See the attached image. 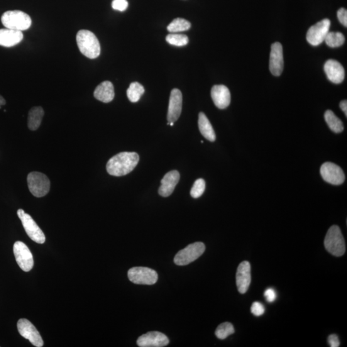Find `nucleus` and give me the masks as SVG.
<instances>
[{
    "mask_svg": "<svg viewBox=\"0 0 347 347\" xmlns=\"http://www.w3.org/2000/svg\"><path fill=\"white\" fill-rule=\"evenodd\" d=\"M251 280L250 264L243 261L239 265L236 273V284L239 293L244 294L248 291Z\"/></svg>",
    "mask_w": 347,
    "mask_h": 347,
    "instance_id": "obj_15",
    "label": "nucleus"
},
{
    "mask_svg": "<svg viewBox=\"0 0 347 347\" xmlns=\"http://www.w3.org/2000/svg\"><path fill=\"white\" fill-rule=\"evenodd\" d=\"M325 120L327 122L329 128L334 133H339L343 131L344 126L343 122L337 117L335 114L331 110H327L325 113Z\"/></svg>",
    "mask_w": 347,
    "mask_h": 347,
    "instance_id": "obj_24",
    "label": "nucleus"
},
{
    "mask_svg": "<svg viewBox=\"0 0 347 347\" xmlns=\"http://www.w3.org/2000/svg\"><path fill=\"white\" fill-rule=\"evenodd\" d=\"M94 97L98 101L104 103H109L113 101L114 97L113 84L110 81L102 82L95 90Z\"/></svg>",
    "mask_w": 347,
    "mask_h": 347,
    "instance_id": "obj_21",
    "label": "nucleus"
},
{
    "mask_svg": "<svg viewBox=\"0 0 347 347\" xmlns=\"http://www.w3.org/2000/svg\"><path fill=\"white\" fill-rule=\"evenodd\" d=\"M23 39V34L21 31L9 28L0 29V46L12 47L20 43Z\"/></svg>",
    "mask_w": 347,
    "mask_h": 347,
    "instance_id": "obj_20",
    "label": "nucleus"
},
{
    "mask_svg": "<svg viewBox=\"0 0 347 347\" xmlns=\"http://www.w3.org/2000/svg\"><path fill=\"white\" fill-rule=\"evenodd\" d=\"M27 182L28 189L34 196L43 197L50 191V180L43 173L31 172L28 175Z\"/></svg>",
    "mask_w": 347,
    "mask_h": 347,
    "instance_id": "obj_5",
    "label": "nucleus"
},
{
    "mask_svg": "<svg viewBox=\"0 0 347 347\" xmlns=\"http://www.w3.org/2000/svg\"><path fill=\"white\" fill-rule=\"evenodd\" d=\"M198 126H199V129L202 135L207 140L212 141V142L216 140V134H215V131L213 128H212V124L207 116L205 115V114L202 113V112L199 114Z\"/></svg>",
    "mask_w": 347,
    "mask_h": 347,
    "instance_id": "obj_22",
    "label": "nucleus"
},
{
    "mask_svg": "<svg viewBox=\"0 0 347 347\" xmlns=\"http://www.w3.org/2000/svg\"><path fill=\"white\" fill-rule=\"evenodd\" d=\"M180 175L177 170L170 171L166 174L161 181V186L159 188L158 192L162 197H168L172 194L176 186L179 182Z\"/></svg>",
    "mask_w": 347,
    "mask_h": 347,
    "instance_id": "obj_19",
    "label": "nucleus"
},
{
    "mask_svg": "<svg viewBox=\"0 0 347 347\" xmlns=\"http://www.w3.org/2000/svg\"><path fill=\"white\" fill-rule=\"evenodd\" d=\"M283 48L280 43L276 42L271 45L270 70L275 76H280L283 69Z\"/></svg>",
    "mask_w": 347,
    "mask_h": 347,
    "instance_id": "obj_14",
    "label": "nucleus"
},
{
    "mask_svg": "<svg viewBox=\"0 0 347 347\" xmlns=\"http://www.w3.org/2000/svg\"><path fill=\"white\" fill-rule=\"evenodd\" d=\"M19 218L20 219L24 230L29 238L37 243L43 244L46 238L43 232L39 227L36 222L30 215L25 213L23 210L19 209L17 212Z\"/></svg>",
    "mask_w": 347,
    "mask_h": 347,
    "instance_id": "obj_7",
    "label": "nucleus"
},
{
    "mask_svg": "<svg viewBox=\"0 0 347 347\" xmlns=\"http://www.w3.org/2000/svg\"><path fill=\"white\" fill-rule=\"evenodd\" d=\"M330 26L331 21L329 19H324L311 26L307 33V42L314 46L321 45L329 33Z\"/></svg>",
    "mask_w": 347,
    "mask_h": 347,
    "instance_id": "obj_9",
    "label": "nucleus"
},
{
    "mask_svg": "<svg viewBox=\"0 0 347 347\" xmlns=\"http://www.w3.org/2000/svg\"><path fill=\"white\" fill-rule=\"evenodd\" d=\"M211 97L214 104L219 109H225L230 104V92L225 85H215L211 90Z\"/></svg>",
    "mask_w": 347,
    "mask_h": 347,
    "instance_id": "obj_17",
    "label": "nucleus"
},
{
    "mask_svg": "<svg viewBox=\"0 0 347 347\" xmlns=\"http://www.w3.org/2000/svg\"><path fill=\"white\" fill-rule=\"evenodd\" d=\"M169 125L171 126H174V122H170Z\"/></svg>",
    "mask_w": 347,
    "mask_h": 347,
    "instance_id": "obj_38",
    "label": "nucleus"
},
{
    "mask_svg": "<svg viewBox=\"0 0 347 347\" xmlns=\"http://www.w3.org/2000/svg\"><path fill=\"white\" fill-rule=\"evenodd\" d=\"M128 278L135 284L153 285L157 282V273L152 269L146 267H134L128 271Z\"/></svg>",
    "mask_w": 347,
    "mask_h": 347,
    "instance_id": "obj_8",
    "label": "nucleus"
},
{
    "mask_svg": "<svg viewBox=\"0 0 347 347\" xmlns=\"http://www.w3.org/2000/svg\"><path fill=\"white\" fill-rule=\"evenodd\" d=\"M205 251V244L201 242H197L178 251L174 261L177 265L186 266L194 262L204 254Z\"/></svg>",
    "mask_w": 347,
    "mask_h": 347,
    "instance_id": "obj_6",
    "label": "nucleus"
},
{
    "mask_svg": "<svg viewBox=\"0 0 347 347\" xmlns=\"http://www.w3.org/2000/svg\"><path fill=\"white\" fill-rule=\"evenodd\" d=\"M251 312L256 316H260L265 313V308L260 302H254L251 307Z\"/></svg>",
    "mask_w": 347,
    "mask_h": 347,
    "instance_id": "obj_32",
    "label": "nucleus"
},
{
    "mask_svg": "<svg viewBox=\"0 0 347 347\" xmlns=\"http://www.w3.org/2000/svg\"><path fill=\"white\" fill-rule=\"evenodd\" d=\"M166 41L171 45L183 46L189 43V38L184 34H170L166 38Z\"/></svg>",
    "mask_w": 347,
    "mask_h": 347,
    "instance_id": "obj_29",
    "label": "nucleus"
},
{
    "mask_svg": "<svg viewBox=\"0 0 347 347\" xmlns=\"http://www.w3.org/2000/svg\"><path fill=\"white\" fill-rule=\"evenodd\" d=\"M139 156L134 152H122L110 158L106 165L107 172L114 177H122L134 170L139 162Z\"/></svg>",
    "mask_w": 347,
    "mask_h": 347,
    "instance_id": "obj_1",
    "label": "nucleus"
},
{
    "mask_svg": "<svg viewBox=\"0 0 347 347\" xmlns=\"http://www.w3.org/2000/svg\"><path fill=\"white\" fill-rule=\"evenodd\" d=\"M2 22L5 27L23 32L31 27L32 19L25 12L20 11H9L2 16Z\"/></svg>",
    "mask_w": 347,
    "mask_h": 347,
    "instance_id": "obj_3",
    "label": "nucleus"
},
{
    "mask_svg": "<svg viewBox=\"0 0 347 347\" xmlns=\"http://www.w3.org/2000/svg\"><path fill=\"white\" fill-rule=\"evenodd\" d=\"M265 297L267 302L271 303L277 299V293L273 288H268L265 292Z\"/></svg>",
    "mask_w": 347,
    "mask_h": 347,
    "instance_id": "obj_34",
    "label": "nucleus"
},
{
    "mask_svg": "<svg viewBox=\"0 0 347 347\" xmlns=\"http://www.w3.org/2000/svg\"><path fill=\"white\" fill-rule=\"evenodd\" d=\"M13 251L17 263L22 270L28 272L34 266L33 254L28 246L23 242L17 241L14 244Z\"/></svg>",
    "mask_w": 347,
    "mask_h": 347,
    "instance_id": "obj_10",
    "label": "nucleus"
},
{
    "mask_svg": "<svg viewBox=\"0 0 347 347\" xmlns=\"http://www.w3.org/2000/svg\"><path fill=\"white\" fill-rule=\"evenodd\" d=\"M339 106H340V108L342 109V111L344 112V114H345V116H347V102L346 100H344V101H342L340 102V104H339Z\"/></svg>",
    "mask_w": 347,
    "mask_h": 347,
    "instance_id": "obj_36",
    "label": "nucleus"
},
{
    "mask_svg": "<svg viewBox=\"0 0 347 347\" xmlns=\"http://www.w3.org/2000/svg\"><path fill=\"white\" fill-rule=\"evenodd\" d=\"M205 187H206V185H205L204 179L200 178V179L197 180L193 185L191 190H190V195L195 199L201 197L205 192Z\"/></svg>",
    "mask_w": 347,
    "mask_h": 347,
    "instance_id": "obj_30",
    "label": "nucleus"
},
{
    "mask_svg": "<svg viewBox=\"0 0 347 347\" xmlns=\"http://www.w3.org/2000/svg\"><path fill=\"white\" fill-rule=\"evenodd\" d=\"M328 343L330 346L331 347H338L340 345V342H339L338 336L336 334H331L328 338Z\"/></svg>",
    "mask_w": 347,
    "mask_h": 347,
    "instance_id": "obj_35",
    "label": "nucleus"
},
{
    "mask_svg": "<svg viewBox=\"0 0 347 347\" xmlns=\"http://www.w3.org/2000/svg\"><path fill=\"white\" fill-rule=\"evenodd\" d=\"M191 24L189 21L183 18H177L171 22L167 26V30L171 33H180L189 30Z\"/></svg>",
    "mask_w": 347,
    "mask_h": 347,
    "instance_id": "obj_27",
    "label": "nucleus"
},
{
    "mask_svg": "<svg viewBox=\"0 0 347 347\" xmlns=\"http://www.w3.org/2000/svg\"><path fill=\"white\" fill-rule=\"evenodd\" d=\"M6 104V100H5L4 98L2 97V95H0V108H1L2 106H4Z\"/></svg>",
    "mask_w": 347,
    "mask_h": 347,
    "instance_id": "obj_37",
    "label": "nucleus"
},
{
    "mask_svg": "<svg viewBox=\"0 0 347 347\" xmlns=\"http://www.w3.org/2000/svg\"><path fill=\"white\" fill-rule=\"evenodd\" d=\"M145 90L142 85L137 82L131 83L129 88L127 90V95H128L129 101L131 102H136L140 99L141 95L144 94Z\"/></svg>",
    "mask_w": 347,
    "mask_h": 347,
    "instance_id": "obj_26",
    "label": "nucleus"
},
{
    "mask_svg": "<svg viewBox=\"0 0 347 347\" xmlns=\"http://www.w3.org/2000/svg\"><path fill=\"white\" fill-rule=\"evenodd\" d=\"M337 16H338V20L343 24L344 26H347V11L346 9L341 8L338 10L337 12Z\"/></svg>",
    "mask_w": 347,
    "mask_h": 347,
    "instance_id": "obj_33",
    "label": "nucleus"
},
{
    "mask_svg": "<svg viewBox=\"0 0 347 347\" xmlns=\"http://www.w3.org/2000/svg\"><path fill=\"white\" fill-rule=\"evenodd\" d=\"M44 110L40 106L34 107L30 110L28 117V127L32 131H36L39 128L43 118Z\"/></svg>",
    "mask_w": 347,
    "mask_h": 347,
    "instance_id": "obj_23",
    "label": "nucleus"
},
{
    "mask_svg": "<svg viewBox=\"0 0 347 347\" xmlns=\"http://www.w3.org/2000/svg\"><path fill=\"white\" fill-rule=\"evenodd\" d=\"M168 343L167 336L158 331L149 332L137 339V344L140 347H163Z\"/></svg>",
    "mask_w": 347,
    "mask_h": 347,
    "instance_id": "obj_13",
    "label": "nucleus"
},
{
    "mask_svg": "<svg viewBox=\"0 0 347 347\" xmlns=\"http://www.w3.org/2000/svg\"><path fill=\"white\" fill-rule=\"evenodd\" d=\"M235 332L234 327L233 325L229 322H224L220 324L215 332V334L217 338L220 339H224L227 337L233 334Z\"/></svg>",
    "mask_w": 347,
    "mask_h": 347,
    "instance_id": "obj_28",
    "label": "nucleus"
},
{
    "mask_svg": "<svg viewBox=\"0 0 347 347\" xmlns=\"http://www.w3.org/2000/svg\"><path fill=\"white\" fill-rule=\"evenodd\" d=\"M80 52L89 59H96L101 54V45L99 40L91 31L80 30L76 37Z\"/></svg>",
    "mask_w": 347,
    "mask_h": 347,
    "instance_id": "obj_2",
    "label": "nucleus"
},
{
    "mask_svg": "<svg viewBox=\"0 0 347 347\" xmlns=\"http://www.w3.org/2000/svg\"><path fill=\"white\" fill-rule=\"evenodd\" d=\"M324 245L328 252L336 256H340L345 252V243L341 229L333 225L327 232Z\"/></svg>",
    "mask_w": 347,
    "mask_h": 347,
    "instance_id": "obj_4",
    "label": "nucleus"
},
{
    "mask_svg": "<svg viewBox=\"0 0 347 347\" xmlns=\"http://www.w3.org/2000/svg\"><path fill=\"white\" fill-rule=\"evenodd\" d=\"M128 7V2L127 0H114L112 2V7L114 10L121 12L125 11Z\"/></svg>",
    "mask_w": 347,
    "mask_h": 347,
    "instance_id": "obj_31",
    "label": "nucleus"
},
{
    "mask_svg": "<svg viewBox=\"0 0 347 347\" xmlns=\"http://www.w3.org/2000/svg\"><path fill=\"white\" fill-rule=\"evenodd\" d=\"M18 332L24 338L28 339L34 346L41 347L43 346L44 342L40 335V332L36 329L35 326L28 320L22 319L19 320L18 324Z\"/></svg>",
    "mask_w": 347,
    "mask_h": 347,
    "instance_id": "obj_12",
    "label": "nucleus"
},
{
    "mask_svg": "<svg viewBox=\"0 0 347 347\" xmlns=\"http://www.w3.org/2000/svg\"><path fill=\"white\" fill-rule=\"evenodd\" d=\"M183 97L182 92L178 89H174L170 93L169 104H168L167 121L175 122L182 113Z\"/></svg>",
    "mask_w": 347,
    "mask_h": 347,
    "instance_id": "obj_16",
    "label": "nucleus"
},
{
    "mask_svg": "<svg viewBox=\"0 0 347 347\" xmlns=\"http://www.w3.org/2000/svg\"><path fill=\"white\" fill-rule=\"evenodd\" d=\"M324 71L330 81L334 84H340L344 79V69L340 63L336 60H329L324 65Z\"/></svg>",
    "mask_w": 347,
    "mask_h": 347,
    "instance_id": "obj_18",
    "label": "nucleus"
},
{
    "mask_svg": "<svg viewBox=\"0 0 347 347\" xmlns=\"http://www.w3.org/2000/svg\"><path fill=\"white\" fill-rule=\"evenodd\" d=\"M322 178L330 184L339 185L343 183L345 176L340 167L331 162L324 163L320 168Z\"/></svg>",
    "mask_w": 347,
    "mask_h": 347,
    "instance_id": "obj_11",
    "label": "nucleus"
},
{
    "mask_svg": "<svg viewBox=\"0 0 347 347\" xmlns=\"http://www.w3.org/2000/svg\"><path fill=\"white\" fill-rule=\"evenodd\" d=\"M324 41L329 47L338 48L343 45L345 38L343 34L341 33L329 32Z\"/></svg>",
    "mask_w": 347,
    "mask_h": 347,
    "instance_id": "obj_25",
    "label": "nucleus"
}]
</instances>
